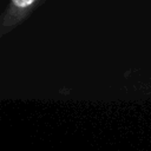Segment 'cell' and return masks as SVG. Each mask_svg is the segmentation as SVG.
<instances>
[{
	"instance_id": "obj_1",
	"label": "cell",
	"mask_w": 151,
	"mask_h": 151,
	"mask_svg": "<svg viewBox=\"0 0 151 151\" xmlns=\"http://www.w3.org/2000/svg\"><path fill=\"white\" fill-rule=\"evenodd\" d=\"M46 0H9L0 15V37L13 32L24 24Z\"/></svg>"
}]
</instances>
